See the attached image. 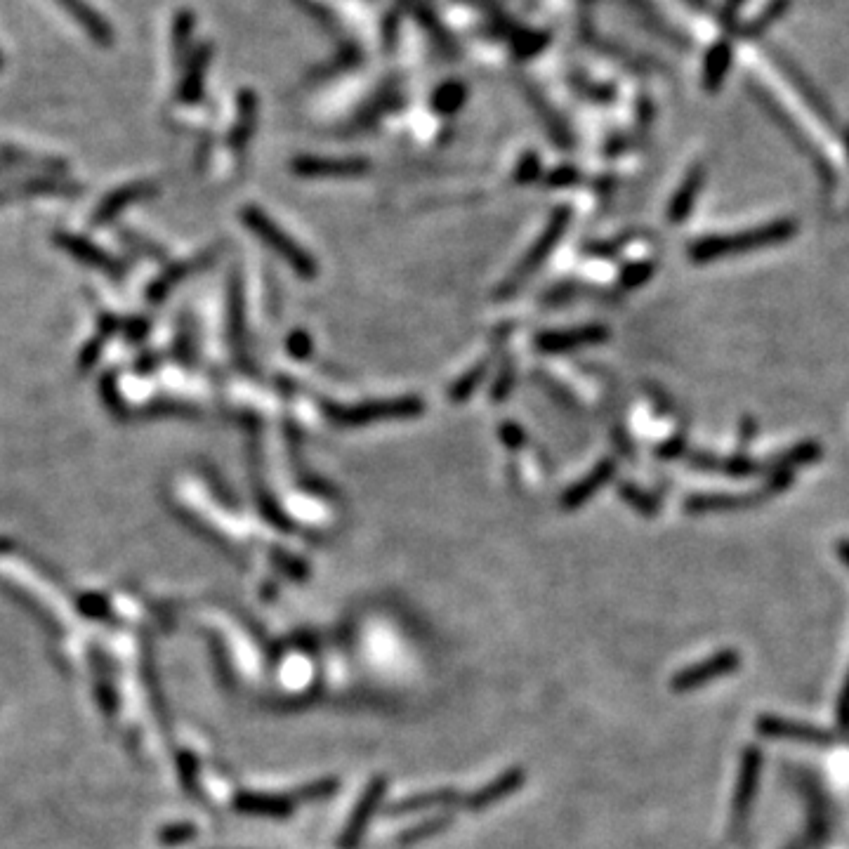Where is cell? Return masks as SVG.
<instances>
[{
  "label": "cell",
  "instance_id": "cell-1",
  "mask_svg": "<svg viewBox=\"0 0 849 849\" xmlns=\"http://www.w3.org/2000/svg\"><path fill=\"white\" fill-rule=\"evenodd\" d=\"M793 232H795V229L791 227V222H781V225H769L765 229H758V232H748V234H741V236L706 239V241L696 243V246L691 248V255H694L696 260H708V258H715V255L736 253V250H748V248L765 246V243H772V241H781V239H786V236H791Z\"/></svg>",
  "mask_w": 849,
  "mask_h": 849
},
{
  "label": "cell",
  "instance_id": "cell-2",
  "mask_svg": "<svg viewBox=\"0 0 849 849\" xmlns=\"http://www.w3.org/2000/svg\"><path fill=\"white\" fill-rule=\"evenodd\" d=\"M243 220L248 222V227L253 229V232L258 234L262 241L272 243V248L276 250V253L283 255V258L291 262V265L298 269L300 274H305V276L314 274L312 258H309L305 250L298 248V243H295L291 236L283 234L281 229L276 227L265 213H260L258 208H246V210H243Z\"/></svg>",
  "mask_w": 849,
  "mask_h": 849
},
{
  "label": "cell",
  "instance_id": "cell-3",
  "mask_svg": "<svg viewBox=\"0 0 849 849\" xmlns=\"http://www.w3.org/2000/svg\"><path fill=\"white\" fill-rule=\"evenodd\" d=\"M418 411H420L418 399L371 401V404H361L354 408H333V418L342 425H366V423H375V420L411 418L413 413Z\"/></svg>",
  "mask_w": 849,
  "mask_h": 849
},
{
  "label": "cell",
  "instance_id": "cell-4",
  "mask_svg": "<svg viewBox=\"0 0 849 849\" xmlns=\"http://www.w3.org/2000/svg\"><path fill=\"white\" fill-rule=\"evenodd\" d=\"M387 791V779L385 776H375V779L368 783V788L361 795L359 805L354 807V812L350 816V821H347L345 833L340 835L338 845L340 849H357L361 838H364L368 821H371V816L375 814V809H378L380 802L385 798Z\"/></svg>",
  "mask_w": 849,
  "mask_h": 849
},
{
  "label": "cell",
  "instance_id": "cell-5",
  "mask_svg": "<svg viewBox=\"0 0 849 849\" xmlns=\"http://www.w3.org/2000/svg\"><path fill=\"white\" fill-rule=\"evenodd\" d=\"M62 8L81 29L88 34V38L100 48H111L116 41V31L111 26L100 10H95L88 0H52Z\"/></svg>",
  "mask_w": 849,
  "mask_h": 849
},
{
  "label": "cell",
  "instance_id": "cell-6",
  "mask_svg": "<svg viewBox=\"0 0 849 849\" xmlns=\"http://www.w3.org/2000/svg\"><path fill=\"white\" fill-rule=\"evenodd\" d=\"M522 783H524L522 769H519V767L508 769V772L500 774L496 781L489 783V786L479 788L477 793L467 795L463 807L470 809V812H482V809L496 805V802L505 800V798H510V795L515 793L519 786H522Z\"/></svg>",
  "mask_w": 849,
  "mask_h": 849
},
{
  "label": "cell",
  "instance_id": "cell-7",
  "mask_svg": "<svg viewBox=\"0 0 849 849\" xmlns=\"http://www.w3.org/2000/svg\"><path fill=\"white\" fill-rule=\"evenodd\" d=\"M234 807L243 814L253 816H272V819H286L293 814L295 798L293 795H260V793H239Z\"/></svg>",
  "mask_w": 849,
  "mask_h": 849
},
{
  "label": "cell",
  "instance_id": "cell-8",
  "mask_svg": "<svg viewBox=\"0 0 849 849\" xmlns=\"http://www.w3.org/2000/svg\"><path fill=\"white\" fill-rule=\"evenodd\" d=\"M463 802L465 798L458 791L444 788V791L420 793V795H411V798L394 802V805L387 807V816H406L416 812H427V809H444L453 805H463Z\"/></svg>",
  "mask_w": 849,
  "mask_h": 849
},
{
  "label": "cell",
  "instance_id": "cell-9",
  "mask_svg": "<svg viewBox=\"0 0 849 849\" xmlns=\"http://www.w3.org/2000/svg\"><path fill=\"white\" fill-rule=\"evenodd\" d=\"M210 64V45H201V48H196L192 55H189L187 62V71H184V78L180 83V100L192 104L201 97L203 92V74H206Z\"/></svg>",
  "mask_w": 849,
  "mask_h": 849
},
{
  "label": "cell",
  "instance_id": "cell-10",
  "mask_svg": "<svg viewBox=\"0 0 849 849\" xmlns=\"http://www.w3.org/2000/svg\"><path fill=\"white\" fill-rule=\"evenodd\" d=\"M602 338H604L602 328H581V331L543 335L541 347L545 352H564V350H574V347L588 345V342H597Z\"/></svg>",
  "mask_w": 849,
  "mask_h": 849
},
{
  "label": "cell",
  "instance_id": "cell-11",
  "mask_svg": "<svg viewBox=\"0 0 849 849\" xmlns=\"http://www.w3.org/2000/svg\"><path fill=\"white\" fill-rule=\"evenodd\" d=\"M194 29H196V17L192 10H180L173 19V31H170V38H173V57L175 64H182L184 59H187L192 52V38H194Z\"/></svg>",
  "mask_w": 849,
  "mask_h": 849
},
{
  "label": "cell",
  "instance_id": "cell-12",
  "mask_svg": "<svg viewBox=\"0 0 849 849\" xmlns=\"http://www.w3.org/2000/svg\"><path fill=\"white\" fill-rule=\"evenodd\" d=\"M298 173L305 175H357L364 173L361 161H326V159H300L295 163Z\"/></svg>",
  "mask_w": 849,
  "mask_h": 849
},
{
  "label": "cell",
  "instance_id": "cell-13",
  "mask_svg": "<svg viewBox=\"0 0 849 849\" xmlns=\"http://www.w3.org/2000/svg\"><path fill=\"white\" fill-rule=\"evenodd\" d=\"M451 824H453V816H451V814L430 816V819H425L423 824H418V826L408 828V831L401 833L399 838H397V842H399L401 847L416 845V842H423V840H427V838H434V835H437V833L446 831V828H449Z\"/></svg>",
  "mask_w": 849,
  "mask_h": 849
},
{
  "label": "cell",
  "instance_id": "cell-14",
  "mask_svg": "<svg viewBox=\"0 0 849 849\" xmlns=\"http://www.w3.org/2000/svg\"><path fill=\"white\" fill-rule=\"evenodd\" d=\"M562 229H564V215H559L557 220H555V225H552L550 232H545L543 239L538 241V248L533 250L531 255H526V260L522 262V267H519V272H517V279H524L526 274H531L533 269H536L538 265H541V260L545 258V255L550 253V250H552V243H555L557 236L562 234Z\"/></svg>",
  "mask_w": 849,
  "mask_h": 849
},
{
  "label": "cell",
  "instance_id": "cell-15",
  "mask_svg": "<svg viewBox=\"0 0 849 849\" xmlns=\"http://www.w3.org/2000/svg\"><path fill=\"white\" fill-rule=\"evenodd\" d=\"M609 477H611V463H604V465L597 467L595 475H590L588 479H585V482L578 484L576 489L569 491V496L564 498L566 508H578V505H581L583 500H588L592 493H595L597 486H600L602 482H607Z\"/></svg>",
  "mask_w": 849,
  "mask_h": 849
},
{
  "label": "cell",
  "instance_id": "cell-16",
  "mask_svg": "<svg viewBox=\"0 0 849 849\" xmlns=\"http://www.w3.org/2000/svg\"><path fill=\"white\" fill-rule=\"evenodd\" d=\"M335 791H338V779H319L298 788V791L293 793V798L295 802H317L331 798Z\"/></svg>",
  "mask_w": 849,
  "mask_h": 849
},
{
  "label": "cell",
  "instance_id": "cell-17",
  "mask_svg": "<svg viewBox=\"0 0 849 849\" xmlns=\"http://www.w3.org/2000/svg\"><path fill=\"white\" fill-rule=\"evenodd\" d=\"M463 100H465L463 85L449 83V85H444V88L439 90L437 95H434V107H437L439 111H444V114H451V111H456L460 104H463Z\"/></svg>",
  "mask_w": 849,
  "mask_h": 849
},
{
  "label": "cell",
  "instance_id": "cell-18",
  "mask_svg": "<svg viewBox=\"0 0 849 849\" xmlns=\"http://www.w3.org/2000/svg\"><path fill=\"white\" fill-rule=\"evenodd\" d=\"M144 194H149V184H140V187H128V192H123V194H116V196H111V199L104 203V210H102V215H100V220H107L109 215H114L116 210H121V206L125 201H130V199H140V196H144Z\"/></svg>",
  "mask_w": 849,
  "mask_h": 849
},
{
  "label": "cell",
  "instance_id": "cell-19",
  "mask_svg": "<svg viewBox=\"0 0 849 849\" xmlns=\"http://www.w3.org/2000/svg\"><path fill=\"white\" fill-rule=\"evenodd\" d=\"M67 243H69L67 248L74 250V255H78V258L95 262V265H100V267L107 265V258H104L100 250H95V246H88V243L81 241V239H69Z\"/></svg>",
  "mask_w": 849,
  "mask_h": 849
},
{
  "label": "cell",
  "instance_id": "cell-20",
  "mask_svg": "<svg viewBox=\"0 0 849 849\" xmlns=\"http://www.w3.org/2000/svg\"><path fill=\"white\" fill-rule=\"evenodd\" d=\"M189 838H194V826L192 824H180V826H170V828H166V831L161 833V840L166 842H170V845H175V842H184V840H189Z\"/></svg>",
  "mask_w": 849,
  "mask_h": 849
},
{
  "label": "cell",
  "instance_id": "cell-21",
  "mask_svg": "<svg viewBox=\"0 0 849 849\" xmlns=\"http://www.w3.org/2000/svg\"><path fill=\"white\" fill-rule=\"evenodd\" d=\"M180 769H182L184 786H187L192 793H196V760L192 758V753L180 755Z\"/></svg>",
  "mask_w": 849,
  "mask_h": 849
},
{
  "label": "cell",
  "instance_id": "cell-22",
  "mask_svg": "<svg viewBox=\"0 0 849 849\" xmlns=\"http://www.w3.org/2000/svg\"><path fill=\"white\" fill-rule=\"evenodd\" d=\"M5 67V55H3V50H0V69Z\"/></svg>",
  "mask_w": 849,
  "mask_h": 849
}]
</instances>
